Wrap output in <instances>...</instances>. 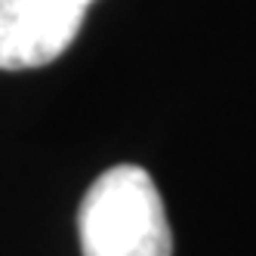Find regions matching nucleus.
Here are the masks:
<instances>
[{
	"mask_svg": "<svg viewBox=\"0 0 256 256\" xmlns=\"http://www.w3.org/2000/svg\"><path fill=\"white\" fill-rule=\"evenodd\" d=\"M93 0H0V68L56 62L74 44Z\"/></svg>",
	"mask_w": 256,
	"mask_h": 256,
	"instance_id": "nucleus-2",
	"label": "nucleus"
},
{
	"mask_svg": "<svg viewBox=\"0 0 256 256\" xmlns=\"http://www.w3.org/2000/svg\"><path fill=\"white\" fill-rule=\"evenodd\" d=\"M78 232L84 256H173L160 192L136 164L105 170L86 188Z\"/></svg>",
	"mask_w": 256,
	"mask_h": 256,
	"instance_id": "nucleus-1",
	"label": "nucleus"
}]
</instances>
